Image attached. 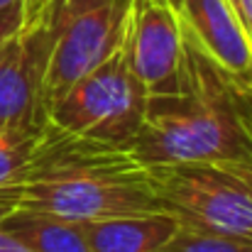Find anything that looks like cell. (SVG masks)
Wrapping results in <instances>:
<instances>
[{
    "mask_svg": "<svg viewBox=\"0 0 252 252\" xmlns=\"http://www.w3.org/2000/svg\"><path fill=\"white\" fill-rule=\"evenodd\" d=\"M20 186V206L76 223L162 208L150 169L127 147L69 132L49 118L37 130Z\"/></svg>",
    "mask_w": 252,
    "mask_h": 252,
    "instance_id": "6da1fadb",
    "label": "cell"
},
{
    "mask_svg": "<svg viewBox=\"0 0 252 252\" xmlns=\"http://www.w3.org/2000/svg\"><path fill=\"white\" fill-rule=\"evenodd\" d=\"M179 91L147 95L145 118L130 152L145 164L225 162L250 152L245 135L248 98L186 37Z\"/></svg>",
    "mask_w": 252,
    "mask_h": 252,
    "instance_id": "7a4b0ae2",
    "label": "cell"
},
{
    "mask_svg": "<svg viewBox=\"0 0 252 252\" xmlns=\"http://www.w3.org/2000/svg\"><path fill=\"white\" fill-rule=\"evenodd\" d=\"M145 108L147 91L130 66L127 37H123L120 47L105 62L74 81L49 105L47 118L69 132L130 147Z\"/></svg>",
    "mask_w": 252,
    "mask_h": 252,
    "instance_id": "3957f363",
    "label": "cell"
},
{
    "mask_svg": "<svg viewBox=\"0 0 252 252\" xmlns=\"http://www.w3.org/2000/svg\"><path fill=\"white\" fill-rule=\"evenodd\" d=\"M150 169L159 206L179 225L252 243V196L218 164L181 162Z\"/></svg>",
    "mask_w": 252,
    "mask_h": 252,
    "instance_id": "277c9868",
    "label": "cell"
},
{
    "mask_svg": "<svg viewBox=\"0 0 252 252\" xmlns=\"http://www.w3.org/2000/svg\"><path fill=\"white\" fill-rule=\"evenodd\" d=\"M130 5L132 0H52L54 42L44 76V110L120 47Z\"/></svg>",
    "mask_w": 252,
    "mask_h": 252,
    "instance_id": "5b68a950",
    "label": "cell"
},
{
    "mask_svg": "<svg viewBox=\"0 0 252 252\" xmlns=\"http://www.w3.org/2000/svg\"><path fill=\"white\" fill-rule=\"evenodd\" d=\"M52 42V0H30L20 30L0 44V127L37 130L47 123L44 76Z\"/></svg>",
    "mask_w": 252,
    "mask_h": 252,
    "instance_id": "8992f818",
    "label": "cell"
},
{
    "mask_svg": "<svg viewBox=\"0 0 252 252\" xmlns=\"http://www.w3.org/2000/svg\"><path fill=\"white\" fill-rule=\"evenodd\" d=\"M125 37L130 66L147 95L179 91L186 42L171 0H132Z\"/></svg>",
    "mask_w": 252,
    "mask_h": 252,
    "instance_id": "52a82bcc",
    "label": "cell"
},
{
    "mask_svg": "<svg viewBox=\"0 0 252 252\" xmlns=\"http://www.w3.org/2000/svg\"><path fill=\"white\" fill-rule=\"evenodd\" d=\"M184 37L238 88L252 98V39L230 0H171Z\"/></svg>",
    "mask_w": 252,
    "mask_h": 252,
    "instance_id": "ba28073f",
    "label": "cell"
},
{
    "mask_svg": "<svg viewBox=\"0 0 252 252\" xmlns=\"http://www.w3.org/2000/svg\"><path fill=\"white\" fill-rule=\"evenodd\" d=\"M81 228L91 252H157L179 230V220L157 208L84 220Z\"/></svg>",
    "mask_w": 252,
    "mask_h": 252,
    "instance_id": "9c48e42d",
    "label": "cell"
},
{
    "mask_svg": "<svg viewBox=\"0 0 252 252\" xmlns=\"http://www.w3.org/2000/svg\"><path fill=\"white\" fill-rule=\"evenodd\" d=\"M0 228L34 252H91L81 223L57 213L17 206Z\"/></svg>",
    "mask_w": 252,
    "mask_h": 252,
    "instance_id": "30bf717a",
    "label": "cell"
},
{
    "mask_svg": "<svg viewBox=\"0 0 252 252\" xmlns=\"http://www.w3.org/2000/svg\"><path fill=\"white\" fill-rule=\"evenodd\" d=\"M37 130H7V127H0V186L22 181V174L27 169L32 147H34Z\"/></svg>",
    "mask_w": 252,
    "mask_h": 252,
    "instance_id": "8fae6325",
    "label": "cell"
},
{
    "mask_svg": "<svg viewBox=\"0 0 252 252\" xmlns=\"http://www.w3.org/2000/svg\"><path fill=\"white\" fill-rule=\"evenodd\" d=\"M157 252H252V243L198 233V230L179 225V230Z\"/></svg>",
    "mask_w": 252,
    "mask_h": 252,
    "instance_id": "7c38bea8",
    "label": "cell"
},
{
    "mask_svg": "<svg viewBox=\"0 0 252 252\" xmlns=\"http://www.w3.org/2000/svg\"><path fill=\"white\" fill-rule=\"evenodd\" d=\"M27 5H30V0H12L0 7V44L20 30V25L25 22V15H27Z\"/></svg>",
    "mask_w": 252,
    "mask_h": 252,
    "instance_id": "4fadbf2b",
    "label": "cell"
},
{
    "mask_svg": "<svg viewBox=\"0 0 252 252\" xmlns=\"http://www.w3.org/2000/svg\"><path fill=\"white\" fill-rule=\"evenodd\" d=\"M220 169H225L248 193L252 196V150L245 152L243 157H235V159H225V162H213Z\"/></svg>",
    "mask_w": 252,
    "mask_h": 252,
    "instance_id": "5bb4252c",
    "label": "cell"
},
{
    "mask_svg": "<svg viewBox=\"0 0 252 252\" xmlns=\"http://www.w3.org/2000/svg\"><path fill=\"white\" fill-rule=\"evenodd\" d=\"M20 196H22V186L20 184L0 186V223L20 206Z\"/></svg>",
    "mask_w": 252,
    "mask_h": 252,
    "instance_id": "9a60e30c",
    "label": "cell"
},
{
    "mask_svg": "<svg viewBox=\"0 0 252 252\" xmlns=\"http://www.w3.org/2000/svg\"><path fill=\"white\" fill-rule=\"evenodd\" d=\"M0 252H34V250H30L22 240H17L15 235H10L7 230L0 228Z\"/></svg>",
    "mask_w": 252,
    "mask_h": 252,
    "instance_id": "2e32d148",
    "label": "cell"
},
{
    "mask_svg": "<svg viewBox=\"0 0 252 252\" xmlns=\"http://www.w3.org/2000/svg\"><path fill=\"white\" fill-rule=\"evenodd\" d=\"M230 2H233L238 17L243 20V25H245V30L252 39V0H230Z\"/></svg>",
    "mask_w": 252,
    "mask_h": 252,
    "instance_id": "e0dca14e",
    "label": "cell"
},
{
    "mask_svg": "<svg viewBox=\"0 0 252 252\" xmlns=\"http://www.w3.org/2000/svg\"><path fill=\"white\" fill-rule=\"evenodd\" d=\"M245 135H248V142L252 147V98H248V105H245Z\"/></svg>",
    "mask_w": 252,
    "mask_h": 252,
    "instance_id": "ac0fdd59",
    "label": "cell"
},
{
    "mask_svg": "<svg viewBox=\"0 0 252 252\" xmlns=\"http://www.w3.org/2000/svg\"><path fill=\"white\" fill-rule=\"evenodd\" d=\"M7 2H12V0H0V7H2V5H7Z\"/></svg>",
    "mask_w": 252,
    "mask_h": 252,
    "instance_id": "d6986e66",
    "label": "cell"
}]
</instances>
